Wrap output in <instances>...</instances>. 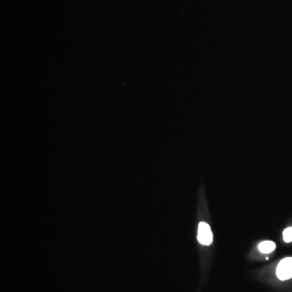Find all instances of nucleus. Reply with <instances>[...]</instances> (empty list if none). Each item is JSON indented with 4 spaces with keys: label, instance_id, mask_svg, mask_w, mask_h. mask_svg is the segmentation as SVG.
<instances>
[{
    "label": "nucleus",
    "instance_id": "obj_2",
    "mask_svg": "<svg viewBox=\"0 0 292 292\" xmlns=\"http://www.w3.org/2000/svg\"><path fill=\"white\" fill-rule=\"evenodd\" d=\"M197 239H198L199 243L203 245L209 246L213 243V233L209 224L205 222L199 223Z\"/></svg>",
    "mask_w": 292,
    "mask_h": 292
},
{
    "label": "nucleus",
    "instance_id": "obj_4",
    "mask_svg": "<svg viewBox=\"0 0 292 292\" xmlns=\"http://www.w3.org/2000/svg\"><path fill=\"white\" fill-rule=\"evenodd\" d=\"M284 241L286 243L292 242V227H287L283 232Z\"/></svg>",
    "mask_w": 292,
    "mask_h": 292
},
{
    "label": "nucleus",
    "instance_id": "obj_3",
    "mask_svg": "<svg viewBox=\"0 0 292 292\" xmlns=\"http://www.w3.org/2000/svg\"><path fill=\"white\" fill-rule=\"evenodd\" d=\"M276 248V244L273 241L266 240V241L262 242L258 245V249L264 254L271 253Z\"/></svg>",
    "mask_w": 292,
    "mask_h": 292
},
{
    "label": "nucleus",
    "instance_id": "obj_1",
    "mask_svg": "<svg viewBox=\"0 0 292 292\" xmlns=\"http://www.w3.org/2000/svg\"><path fill=\"white\" fill-rule=\"evenodd\" d=\"M277 277L282 281L292 278V258L282 259L277 266Z\"/></svg>",
    "mask_w": 292,
    "mask_h": 292
}]
</instances>
